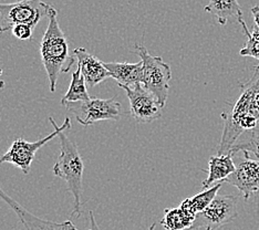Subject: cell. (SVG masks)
I'll use <instances>...</instances> for the list:
<instances>
[{
  "label": "cell",
  "instance_id": "3957f363",
  "mask_svg": "<svg viewBox=\"0 0 259 230\" xmlns=\"http://www.w3.org/2000/svg\"><path fill=\"white\" fill-rule=\"evenodd\" d=\"M70 128H71V120L67 116L58 134L60 139V155L52 167V172L59 178L66 181L68 191L71 193L74 199L71 215L72 217H79L81 215V197L83 193L84 164L78 146L66 134V129Z\"/></svg>",
  "mask_w": 259,
  "mask_h": 230
},
{
  "label": "cell",
  "instance_id": "7a4b0ae2",
  "mask_svg": "<svg viewBox=\"0 0 259 230\" xmlns=\"http://www.w3.org/2000/svg\"><path fill=\"white\" fill-rule=\"evenodd\" d=\"M47 18L48 27L40 43V55L46 72L48 74L50 92L54 93L61 72H69L75 62V56L69 51V43L66 34L58 22V11L50 6Z\"/></svg>",
  "mask_w": 259,
  "mask_h": 230
},
{
  "label": "cell",
  "instance_id": "52a82bcc",
  "mask_svg": "<svg viewBox=\"0 0 259 230\" xmlns=\"http://www.w3.org/2000/svg\"><path fill=\"white\" fill-rule=\"evenodd\" d=\"M66 108L83 126L92 125L100 121H117L121 116V104L114 99L90 98L87 101L68 103Z\"/></svg>",
  "mask_w": 259,
  "mask_h": 230
},
{
  "label": "cell",
  "instance_id": "4fadbf2b",
  "mask_svg": "<svg viewBox=\"0 0 259 230\" xmlns=\"http://www.w3.org/2000/svg\"><path fill=\"white\" fill-rule=\"evenodd\" d=\"M108 69L110 78L114 79L119 85H133L142 83L143 62H104Z\"/></svg>",
  "mask_w": 259,
  "mask_h": 230
},
{
  "label": "cell",
  "instance_id": "7c38bea8",
  "mask_svg": "<svg viewBox=\"0 0 259 230\" xmlns=\"http://www.w3.org/2000/svg\"><path fill=\"white\" fill-rule=\"evenodd\" d=\"M0 198H2L5 203H7L9 205V207L19 217L23 227L27 229H75V226L70 220H66L61 223L54 222L50 220H44L41 219V218H38L37 216L30 214V212H29L25 207H22L19 203H17L16 200L8 196L2 188H0Z\"/></svg>",
  "mask_w": 259,
  "mask_h": 230
},
{
  "label": "cell",
  "instance_id": "cb8c5ba5",
  "mask_svg": "<svg viewBox=\"0 0 259 230\" xmlns=\"http://www.w3.org/2000/svg\"><path fill=\"white\" fill-rule=\"evenodd\" d=\"M2 74H3V69H0V75H2ZM5 85H6L5 82L2 79H0V90H3V88L5 87Z\"/></svg>",
  "mask_w": 259,
  "mask_h": 230
},
{
  "label": "cell",
  "instance_id": "5bb4252c",
  "mask_svg": "<svg viewBox=\"0 0 259 230\" xmlns=\"http://www.w3.org/2000/svg\"><path fill=\"white\" fill-rule=\"evenodd\" d=\"M235 169H236V166L233 162L232 154H217L210 156L208 161V175L202 182L203 190L219 181H224Z\"/></svg>",
  "mask_w": 259,
  "mask_h": 230
},
{
  "label": "cell",
  "instance_id": "30bf717a",
  "mask_svg": "<svg viewBox=\"0 0 259 230\" xmlns=\"http://www.w3.org/2000/svg\"><path fill=\"white\" fill-rule=\"evenodd\" d=\"M224 182L231 184L243 195L245 200L248 199L251 195L259 192V158L250 159L245 157L240 162L236 169L225 178Z\"/></svg>",
  "mask_w": 259,
  "mask_h": 230
},
{
  "label": "cell",
  "instance_id": "8fae6325",
  "mask_svg": "<svg viewBox=\"0 0 259 230\" xmlns=\"http://www.w3.org/2000/svg\"><path fill=\"white\" fill-rule=\"evenodd\" d=\"M73 55L76 58L78 69L81 71L82 75L84 76L87 84L94 86L101 83L105 79L110 78L108 69L105 68L104 62L99 60L97 57L92 56L84 48H76L73 51Z\"/></svg>",
  "mask_w": 259,
  "mask_h": 230
},
{
  "label": "cell",
  "instance_id": "9a60e30c",
  "mask_svg": "<svg viewBox=\"0 0 259 230\" xmlns=\"http://www.w3.org/2000/svg\"><path fill=\"white\" fill-rule=\"evenodd\" d=\"M204 10L214 15L221 26H226L229 19L237 22L243 19V11L237 0H209Z\"/></svg>",
  "mask_w": 259,
  "mask_h": 230
},
{
  "label": "cell",
  "instance_id": "7402d4cb",
  "mask_svg": "<svg viewBox=\"0 0 259 230\" xmlns=\"http://www.w3.org/2000/svg\"><path fill=\"white\" fill-rule=\"evenodd\" d=\"M250 13L252 17H254L255 25L259 26V6H254V7L250 9Z\"/></svg>",
  "mask_w": 259,
  "mask_h": 230
},
{
  "label": "cell",
  "instance_id": "603a6c76",
  "mask_svg": "<svg viewBox=\"0 0 259 230\" xmlns=\"http://www.w3.org/2000/svg\"><path fill=\"white\" fill-rule=\"evenodd\" d=\"M250 35L251 37H254L255 39L259 40V26L255 25V27H252L251 31H250Z\"/></svg>",
  "mask_w": 259,
  "mask_h": 230
},
{
  "label": "cell",
  "instance_id": "9c48e42d",
  "mask_svg": "<svg viewBox=\"0 0 259 230\" xmlns=\"http://www.w3.org/2000/svg\"><path fill=\"white\" fill-rule=\"evenodd\" d=\"M119 86L124 88L130 102V112L138 123H152L162 116L161 104L142 83Z\"/></svg>",
  "mask_w": 259,
  "mask_h": 230
},
{
  "label": "cell",
  "instance_id": "44dd1931",
  "mask_svg": "<svg viewBox=\"0 0 259 230\" xmlns=\"http://www.w3.org/2000/svg\"><path fill=\"white\" fill-rule=\"evenodd\" d=\"M32 27L26 25V23H19L11 29V32L17 39L19 40H29L32 37Z\"/></svg>",
  "mask_w": 259,
  "mask_h": 230
},
{
  "label": "cell",
  "instance_id": "277c9868",
  "mask_svg": "<svg viewBox=\"0 0 259 230\" xmlns=\"http://www.w3.org/2000/svg\"><path fill=\"white\" fill-rule=\"evenodd\" d=\"M134 49L143 62L142 84L153 93L162 108L165 106L168 98L169 81L172 79V71L161 57L150 55L144 45L135 43Z\"/></svg>",
  "mask_w": 259,
  "mask_h": 230
},
{
  "label": "cell",
  "instance_id": "e0dca14e",
  "mask_svg": "<svg viewBox=\"0 0 259 230\" xmlns=\"http://www.w3.org/2000/svg\"><path fill=\"white\" fill-rule=\"evenodd\" d=\"M87 82L84 76L82 75L81 71L76 69V71L71 75V83L69 85V88L67 93L64 94V97L61 99V104L66 106L68 103L71 102H78V101H87L91 97L89 96L87 90Z\"/></svg>",
  "mask_w": 259,
  "mask_h": 230
},
{
  "label": "cell",
  "instance_id": "ba28073f",
  "mask_svg": "<svg viewBox=\"0 0 259 230\" xmlns=\"http://www.w3.org/2000/svg\"><path fill=\"white\" fill-rule=\"evenodd\" d=\"M49 121L55 127L54 132L50 133L48 136L38 140L36 142H28L22 139H17L14 143L11 144L9 150L6 152L4 155L0 156V164H13L15 166L18 167L23 174H29L37 152L41 147H44L48 143V142L58 136L59 131H60L61 128V126L57 125V123L52 116H49Z\"/></svg>",
  "mask_w": 259,
  "mask_h": 230
},
{
  "label": "cell",
  "instance_id": "6da1fadb",
  "mask_svg": "<svg viewBox=\"0 0 259 230\" xmlns=\"http://www.w3.org/2000/svg\"><path fill=\"white\" fill-rule=\"evenodd\" d=\"M241 93L228 113H223L224 128L217 154H231L233 145L241 134L254 129L259 124V105L255 97L259 92V68H255L254 74L246 83L240 84Z\"/></svg>",
  "mask_w": 259,
  "mask_h": 230
},
{
  "label": "cell",
  "instance_id": "5b68a950",
  "mask_svg": "<svg viewBox=\"0 0 259 230\" xmlns=\"http://www.w3.org/2000/svg\"><path fill=\"white\" fill-rule=\"evenodd\" d=\"M51 5L44 0H20L11 4H0V33L11 30L19 23L36 27L41 18L47 17Z\"/></svg>",
  "mask_w": 259,
  "mask_h": 230
},
{
  "label": "cell",
  "instance_id": "8992f818",
  "mask_svg": "<svg viewBox=\"0 0 259 230\" xmlns=\"http://www.w3.org/2000/svg\"><path fill=\"white\" fill-rule=\"evenodd\" d=\"M237 216L238 196L216 195L207 207L196 215L190 229H220L232 222Z\"/></svg>",
  "mask_w": 259,
  "mask_h": 230
},
{
  "label": "cell",
  "instance_id": "d4e9b609",
  "mask_svg": "<svg viewBox=\"0 0 259 230\" xmlns=\"http://www.w3.org/2000/svg\"><path fill=\"white\" fill-rule=\"evenodd\" d=\"M255 100H256V103L259 105V92L256 94V97H255Z\"/></svg>",
  "mask_w": 259,
  "mask_h": 230
},
{
  "label": "cell",
  "instance_id": "ac0fdd59",
  "mask_svg": "<svg viewBox=\"0 0 259 230\" xmlns=\"http://www.w3.org/2000/svg\"><path fill=\"white\" fill-rule=\"evenodd\" d=\"M164 212L165 214H164V217L160 222L164 228L168 230L190 229L194 220H195V218L186 214L181 207L168 208Z\"/></svg>",
  "mask_w": 259,
  "mask_h": 230
},
{
  "label": "cell",
  "instance_id": "d6986e66",
  "mask_svg": "<svg viewBox=\"0 0 259 230\" xmlns=\"http://www.w3.org/2000/svg\"><path fill=\"white\" fill-rule=\"evenodd\" d=\"M247 137L241 142L237 141L231 150V154L234 156L238 152H243L245 157H249V155H254L259 158V129H250Z\"/></svg>",
  "mask_w": 259,
  "mask_h": 230
},
{
  "label": "cell",
  "instance_id": "ffe728a7",
  "mask_svg": "<svg viewBox=\"0 0 259 230\" xmlns=\"http://www.w3.org/2000/svg\"><path fill=\"white\" fill-rule=\"evenodd\" d=\"M238 23H240L241 27H243V30L247 35V41L245 43V47L243 49H240L239 55L241 57H251V58L257 59L258 64L256 68H259V40L255 39L254 37H251L250 30L247 28V25L244 21V19H241Z\"/></svg>",
  "mask_w": 259,
  "mask_h": 230
},
{
  "label": "cell",
  "instance_id": "2e32d148",
  "mask_svg": "<svg viewBox=\"0 0 259 230\" xmlns=\"http://www.w3.org/2000/svg\"><path fill=\"white\" fill-rule=\"evenodd\" d=\"M222 182L223 181L216 182V184L211 185L210 187L205 188L202 193L194 195L191 198H186L182 202L180 207L183 209L186 214L195 218L198 212L203 211L211 203V200L216 197V195L219 194V191L222 187Z\"/></svg>",
  "mask_w": 259,
  "mask_h": 230
}]
</instances>
